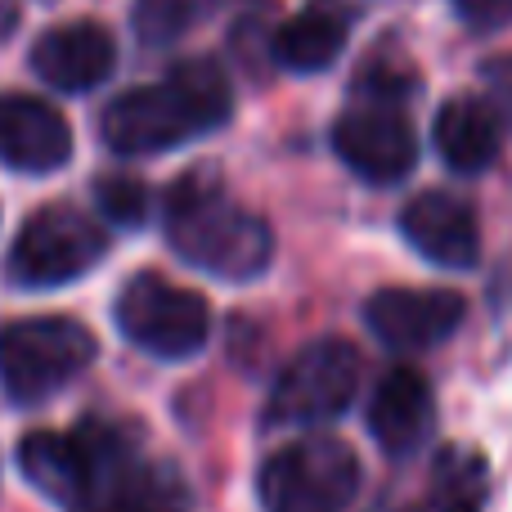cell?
I'll return each mask as SVG.
<instances>
[{"label": "cell", "mask_w": 512, "mask_h": 512, "mask_svg": "<svg viewBox=\"0 0 512 512\" xmlns=\"http://www.w3.org/2000/svg\"><path fill=\"white\" fill-rule=\"evenodd\" d=\"M468 27H504L512 23V0H454Z\"/></svg>", "instance_id": "cell-21"}, {"label": "cell", "mask_w": 512, "mask_h": 512, "mask_svg": "<svg viewBox=\"0 0 512 512\" xmlns=\"http://www.w3.org/2000/svg\"><path fill=\"white\" fill-rule=\"evenodd\" d=\"M216 0H135V32L144 45H171L203 23Z\"/></svg>", "instance_id": "cell-19"}, {"label": "cell", "mask_w": 512, "mask_h": 512, "mask_svg": "<svg viewBox=\"0 0 512 512\" xmlns=\"http://www.w3.org/2000/svg\"><path fill=\"white\" fill-rule=\"evenodd\" d=\"M481 499H486V459L454 445L436 459L423 504L409 512H481Z\"/></svg>", "instance_id": "cell-18"}, {"label": "cell", "mask_w": 512, "mask_h": 512, "mask_svg": "<svg viewBox=\"0 0 512 512\" xmlns=\"http://www.w3.org/2000/svg\"><path fill=\"white\" fill-rule=\"evenodd\" d=\"M333 149L369 185H400L418 162V135L405 117V104L360 99L333 122Z\"/></svg>", "instance_id": "cell-9"}, {"label": "cell", "mask_w": 512, "mask_h": 512, "mask_svg": "<svg viewBox=\"0 0 512 512\" xmlns=\"http://www.w3.org/2000/svg\"><path fill=\"white\" fill-rule=\"evenodd\" d=\"M95 351V333L77 319H18V324L0 328V378L14 400L36 405V400L63 391L81 369H90Z\"/></svg>", "instance_id": "cell-6"}, {"label": "cell", "mask_w": 512, "mask_h": 512, "mask_svg": "<svg viewBox=\"0 0 512 512\" xmlns=\"http://www.w3.org/2000/svg\"><path fill=\"white\" fill-rule=\"evenodd\" d=\"M346 36H351V14L333 0H315L274 32V63L288 72H324L346 50Z\"/></svg>", "instance_id": "cell-16"}, {"label": "cell", "mask_w": 512, "mask_h": 512, "mask_svg": "<svg viewBox=\"0 0 512 512\" xmlns=\"http://www.w3.org/2000/svg\"><path fill=\"white\" fill-rule=\"evenodd\" d=\"M364 378V360L346 337L306 342L279 369L265 400V423L274 427H319L351 409Z\"/></svg>", "instance_id": "cell-5"}, {"label": "cell", "mask_w": 512, "mask_h": 512, "mask_svg": "<svg viewBox=\"0 0 512 512\" xmlns=\"http://www.w3.org/2000/svg\"><path fill=\"white\" fill-rule=\"evenodd\" d=\"M18 27V5L14 0H0V41H9Z\"/></svg>", "instance_id": "cell-22"}, {"label": "cell", "mask_w": 512, "mask_h": 512, "mask_svg": "<svg viewBox=\"0 0 512 512\" xmlns=\"http://www.w3.org/2000/svg\"><path fill=\"white\" fill-rule=\"evenodd\" d=\"M117 68V41L104 23H59L32 45V72L63 95H86L104 86Z\"/></svg>", "instance_id": "cell-13"}, {"label": "cell", "mask_w": 512, "mask_h": 512, "mask_svg": "<svg viewBox=\"0 0 512 512\" xmlns=\"http://www.w3.org/2000/svg\"><path fill=\"white\" fill-rule=\"evenodd\" d=\"M234 113L230 77L216 59H185L167 81L122 90L99 117V135L117 158H149L212 135Z\"/></svg>", "instance_id": "cell-1"}, {"label": "cell", "mask_w": 512, "mask_h": 512, "mask_svg": "<svg viewBox=\"0 0 512 512\" xmlns=\"http://www.w3.org/2000/svg\"><path fill=\"white\" fill-rule=\"evenodd\" d=\"M81 512H189V495L167 468L131 463L99 495H90Z\"/></svg>", "instance_id": "cell-17"}, {"label": "cell", "mask_w": 512, "mask_h": 512, "mask_svg": "<svg viewBox=\"0 0 512 512\" xmlns=\"http://www.w3.org/2000/svg\"><path fill=\"white\" fill-rule=\"evenodd\" d=\"M108 256V234L77 207H41L9 248V279L23 288H63Z\"/></svg>", "instance_id": "cell-8"}, {"label": "cell", "mask_w": 512, "mask_h": 512, "mask_svg": "<svg viewBox=\"0 0 512 512\" xmlns=\"http://www.w3.org/2000/svg\"><path fill=\"white\" fill-rule=\"evenodd\" d=\"M131 463L126 436L108 423H81L77 432H27L18 441L23 477L63 508H81Z\"/></svg>", "instance_id": "cell-3"}, {"label": "cell", "mask_w": 512, "mask_h": 512, "mask_svg": "<svg viewBox=\"0 0 512 512\" xmlns=\"http://www.w3.org/2000/svg\"><path fill=\"white\" fill-rule=\"evenodd\" d=\"M167 239L180 261L230 283H248L270 270L274 234L256 212L239 207L216 167H194L167 189Z\"/></svg>", "instance_id": "cell-2"}, {"label": "cell", "mask_w": 512, "mask_h": 512, "mask_svg": "<svg viewBox=\"0 0 512 512\" xmlns=\"http://www.w3.org/2000/svg\"><path fill=\"white\" fill-rule=\"evenodd\" d=\"M432 144L450 171H459V176H486L499 162V153H504V122H499L490 99L454 95L436 113Z\"/></svg>", "instance_id": "cell-15"}, {"label": "cell", "mask_w": 512, "mask_h": 512, "mask_svg": "<svg viewBox=\"0 0 512 512\" xmlns=\"http://www.w3.org/2000/svg\"><path fill=\"white\" fill-rule=\"evenodd\" d=\"M468 301L450 288H382L364 301V324L391 351H432L463 328Z\"/></svg>", "instance_id": "cell-10"}, {"label": "cell", "mask_w": 512, "mask_h": 512, "mask_svg": "<svg viewBox=\"0 0 512 512\" xmlns=\"http://www.w3.org/2000/svg\"><path fill=\"white\" fill-rule=\"evenodd\" d=\"M95 203L113 225L135 230V225H144V216H149V185H144L140 176H104L95 185Z\"/></svg>", "instance_id": "cell-20"}, {"label": "cell", "mask_w": 512, "mask_h": 512, "mask_svg": "<svg viewBox=\"0 0 512 512\" xmlns=\"http://www.w3.org/2000/svg\"><path fill=\"white\" fill-rule=\"evenodd\" d=\"M400 234L423 261L441 270H472L481 261V225L477 212L459 194L423 189L400 207Z\"/></svg>", "instance_id": "cell-11"}, {"label": "cell", "mask_w": 512, "mask_h": 512, "mask_svg": "<svg viewBox=\"0 0 512 512\" xmlns=\"http://www.w3.org/2000/svg\"><path fill=\"white\" fill-rule=\"evenodd\" d=\"M355 495H360V459L333 436L283 445L256 472V499L265 512H346Z\"/></svg>", "instance_id": "cell-4"}, {"label": "cell", "mask_w": 512, "mask_h": 512, "mask_svg": "<svg viewBox=\"0 0 512 512\" xmlns=\"http://www.w3.org/2000/svg\"><path fill=\"white\" fill-rule=\"evenodd\" d=\"M436 427V391L409 364H396L378 378L369 396V436L387 459H409L427 445Z\"/></svg>", "instance_id": "cell-12"}, {"label": "cell", "mask_w": 512, "mask_h": 512, "mask_svg": "<svg viewBox=\"0 0 512 512\" xmlns=\"http://www.w3.org/2000/svg\"><path fill=\"white\" fill-rule=\"evenodd\" d=\"M117 328L153 360H189L212 337V306L203 292L144 270L117 297Z\"/></svg>", "instance_id": "cell-7"}, {"label": "cell", "mask_w": 512, "mask_h": 512, "mask_svg": "<svg viewBox=\"0 0 512 512\" xmlns=\"http://www.w3.org/2000/svg\"><path fill=\"white\" fill-rule=\"evenodd\" d=\"M72 158V126L36 95H0V162L9 171L50 176Z\"/></svg>", "instance_id": "cell-14"}]
</instances>
